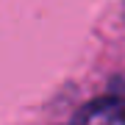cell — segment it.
I'll return each mask as SVG.
<instances>
[{
    "mask_svg": "<svg viewBox=\"0 0 125 125\" xmlns=\"http://www.w3.org/2000/svg\"><path fill=\"white\" fill-rule=\"evenodd\" d=\"M78 125H125V100L100 97L78 114Z\"/></svg>",
    "mask_w": 125,
    "mask_h": 125,
    "instance_id": "6da1fadb",
    "label": "cell"
}]
</instances>
